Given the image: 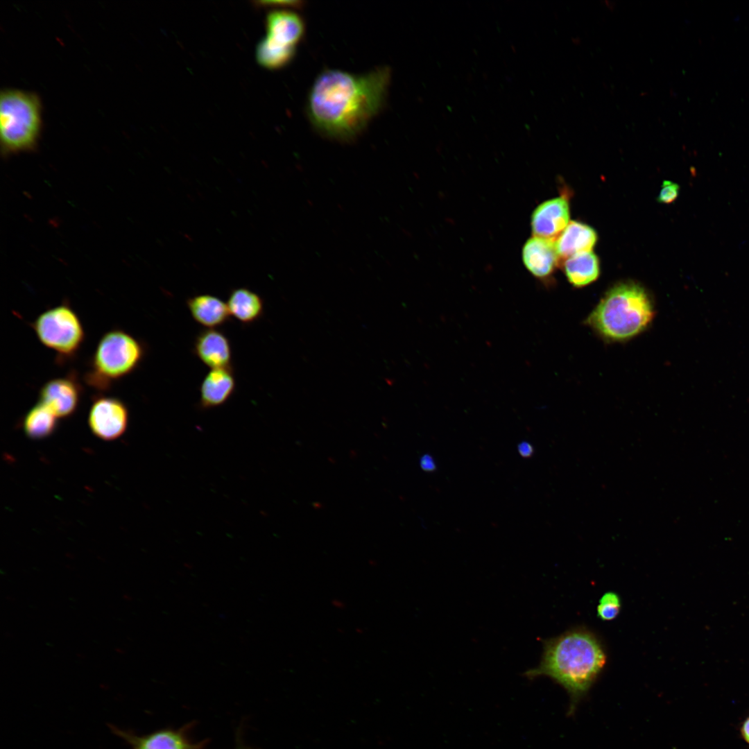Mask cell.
Here are the masks:
<instances>
[{"mask_svg": "<svg viewBox=\"0 0 749 749\" xmlns=\"http://www.w3.org/2000/svg\"><path fill=\"white\" fill-rule=\"evenodd\" d=\"M42 124V105L36 94L16 89L1 91L0 137L3 155L35 149Z\"/></svg>", "mask_w": 749, "mask_h": 749, "instance_id": "cell-4", "label": "cell"}, {"mask_svg": "<svg viewBox=\"0 0 749 749\" xmlns=\"http://www.w3.org/2000/svg\"><path fill=\"white\" fill-rule=\"evenodd\" d=\"M522 259L528 270L540 279L549 277L560 259L555 241L534 236L525 243Z\"/></svg>", "mask_w": 749, "mask_h": 749, "instance_id": "cell-13", "label": "cell"}, {"mask_svg": "<svg viewBox=\"0 0 749 749\" xmlns=\"http://www.w3.org/2000/svg\"><path fill=\"white\" fill-rule=\"evenodd\" d=\"M302 2L299 1H259L256 2L259 6H283V7H300Z\"/></svg>", "mask_w": 749, "mask_h": 749, "instance_id": "cell-23", "label": "cell"}, {"mask_svg": "<svg viewBox=\"0 0 749 749\" xmlns=\"http://www.w3.org/2000/svg\"><path fill=\"white\" fill-rule=\"evenodd\" d=\"M144 353V345L132 335L121 329L111 330L101 338L85 379L92 387L106 390L136 370Z\"/></svg>", "mask_w": 749, "mask_h": 749, "instance_id": "cell-5", "label": "cell"}, {"mask_svg": "<svg viewBox=\"0 0 749 749\" xmlns=\"http://www.w3.org/2000/svg\"><path fill=\"white\" fill-rule=\"evenodd\" d=\"M390 81L388 67L363 74L322 71L308 94L307 113L311 125L329 138L354 139L381 110Z\"/></svg>", "mask_w": 749, "mask_h": 749, "instance_id": "cell-1", "label": "cell"}, {"mask_svg": "<svg viewBox=\"0 0 749 749\" xmlns=\"http://www.w3.org/2000/svg\"><path fill=\"white\" fill-rule=\"evenodd\" d=\"M420 465L424 472H433L436 470V464L433 458L428 454L421 456Z\"/></svg>", "mask_w": 749, "mask_h": 749, "instance_id": "cell-24", "label": "cell"}, {"mask_svg": "<svg viewBox=\"0 0 749 749\" xmlns=\"http://www.w3.org/2000/svg\"><path fill=\"white\" fill-rule=\"evenodd\" d=\"M234 749H249V748H247L242 742H241L240 739H238V743H237L236 746L235 747Z\"/></svg>", "mask_w": 749, "mask_h": 749, "instance_id": "cell-27", "label": "cell"}, {"mask_svg": "<svg viewBox=\"0 0 749 749\" xmlns=\"http://www.w3.org/2000/svg\"><path fill=\"white\" fill-rule=\"evenodd\" d=\"M678 193L679 186L678 184L665 180L662 185L658 200L663 203H671L677 198Z\"/></svg>", "mask_w": 749, "mask_h": 749, "instance_id": "cell-22", "label": "cell"}, {"mask_svg": "<svg viewBox=\"0 0 749 749\" xmlns=\"http://www.w3.org/2000/svg\"><path fill=\"white\" fill-rule=\"evenodd\" d=\"M57 418L47 407L38 402L24 417L23 430L30 438H45L55 431Z\"/></svg>", "mask_w": 749, "mask_h": 749, "instance_id": "cell-19", "label": "cell"}, {"mask_svg": "<svg viewBox=\"0 0 749 749\" xmlns=\"http://www.w3.org/2000/svg\"><path fill=\"white\" fill-rule=\"evenodd\" d=\"M231 317L243 325L259 320L264 312V302L256 292L246 287L232 289L226 302Z\"/></svg>", "mask_w": 749, "mask_h": 749, "instance_id": "cell-17", "label": "cell"}, {"mask_svg": "<svg viewBox=\"0 0 749 749\" xmlns=\"http://www.w3.org/2000/svg\"><path fill=\"white\" fill-rule=\"evenodd\" d=\"M81 393V386L72 374L55 378L41 387L39 402L47 407L58 418H65L76 411Z\"/></svg>", "mask_w": 749, "mask_h": 749, "instance_id": "cell-9", "label": "cell"}, {"mask_svg": "<svg viewBox=\"0 0 749 749\" xmlns=\"http://www.w3.org/2000/svg\"><path fill=\"white\" fill-rule=\"evenodd\" d=\"M193 352L210 369L232 366V345L226 334L219 328L200 330L195 337Z\"/></svg>", "mask_w": 749, "mask_h": 749, "instance_id": "cell-11", "label": "cell"}, {"mask_svg": "<svg viewBox=\"0 0 749 749\" xmlns=\"http://www.w3.org/2000/svg\"><path fill=\"white\" fill-rule=\"evenodd\" d=\"M741 734L743 739L749 744V717L743 721L741 727Z\"/></svg>", "mask_w": 749, "mask_h": 749, "instance_id": "cell-26", "label": "cell"}, {"mask_svg": "<svg viewBox=\"0 0 749 749\" xmlns=\"http://www.w3.org/2000/svg\"><path fill=\"white\" fill-rule=\"evenodd\" d=\"M597 241L595 230L589 225L570 221L559 237L556 246L560 259H568L576 254L592 251Z\"/></svg>", "mask_w": 749, "mask_h": 749, "instance_id": "cell-16", "label": "cell"}, {"mask_svg": "<svg viewBox=\"0 0 749 749\" xmlns=\"http://www.w3.org/2000/svg\"><path fill=\"white\" fill-rule=\"evenodd\" d=\"M186 305L193 320L204 329L219 328L231 318L227 303L214 295L189 297Z\"/></svg>", "mask_w": 749, "mask_h": 749, "instance_id": "cell-15", "label": "cell"}, {"mask_svg": "<svg viewBox=\"0 0 749 749\" xmlns=\"http://www.w3.org/2000/svg\"><path fill=\"white\" fill-rule=\"evenodd\" d=\"M128 410L119 399L98 396L90 407L88 424L98 438L112 440L121 436L128 423Z\"/></svg>", "mask_w": 749, "mask_h": 749, "instance_id": "cell-7", "label": "cell"}, {"mask_svg": "<svg viewBox=\"0 0 749 749\" xmlns=\"http://www.w3.org/2000/svg\"><path fill=\"white\" fill-rule=\"evenodd\" d=\"M655 313L646 289L637 283L624 282L605 292L585 323L605 341L626 342L647 329Z\"/></svg>", "mask_w": 749, "mask_h": 749, "instance_id": "cell-3", "label": "cell"}, {"mask_svg": "<svg viewBox=\"0 0 749 749\" xmlns=\"http://www.w3.org/2000/svg\"><path fill=\"white\" fill-rule=\"evenodd\" d=\"M38 340L62 359L75 356L85 339V332L76 313L67 304L49 309L32 323Z\"/></svg>", "mask_w": 749, "mask_h": 749, "instance_id": "cell-6", "label": "cell"}, {"mask_svg": "<svg viewBox=\"0 0 749 749\" xmlns=\"http://www.w3.org/2000/svg\"><path fill=\"white\" fill-rule=\"evenodd\" d=\"M267 37L276 44L296 48L304 33L302 19L289 10H273L266 17Z\"/></svg>", "mask_w": 749, "mask_h": 749, "instance_id": "cell-14", "label": "cell"}, {"mask_svg": "<svg viewBox=\"0 0 749 749\" xmlns=\"http://www.w3.org/2000/svg\"><path fill=\"white\" fill-rule=\"evenodd\" d=\"M605 662L598 639L588 631L574 630L545 640L540 664L524 675L531 680L546 676L561 685L569 694V714H572Z\"/></svg>", "mask_w": 749, "mask_h": 749, "instance_id": "cell-2", "label": "cell"}, {"mask_svg": "<svg viewBox=\"0 0 749 749\" xmlns=\"http://www.w3.org/2000/svg\"><path fill=\"white\" fill-rule=\"evenodd\" d=\"M296 48L278 45L262 39L256 48V58L264 67L276 69L287 65L294 58Z\"/></svg>", "mask_w": 749, "mask_h": 749, "instance_id": "cell-20", "label": "cell"}, {"mask_svg": "<svg viewBox=\"0 0 749 749\" xmlns=\"http://www.w3.org/2000/svg\"><path fill=\"white\" fill-rule=\"evenodd\" d=\"M191 725L179 729L166 728L145 735L111 726L114 733L128 743L132 749H204L206 741L193 742L189 737Z\"/></svg>", "mask_w": 749, "mask_h": 749, "instance_id": "cell-8", "label": "cell"}, {"mask_svg": "<svg viewBox=\"0 0 749 749\" xmlns=\"http://www.w3.org/2000/svg\"><path fill=\"white\" fill-rule=\"evenodd\" d=\"M517 451L522 457L530 458L533 455L534 448L530 442L522 441L517 445Z\"/></svg>", "mask_w": 749, "mask_h": 749, "instance_id": "cell-25", "label": "cell"}, {"mask_svg": "<svg viewBox=\"0 0 749 749\" xmlns=\"http://www.w3.org/2000/svg\"><path fill=\"white\" fill-rule=\"evenodd\" d=\"M568 200L562 196L543 202L534 210L531 227L534 236L555 241L569 224Z\"/></svg>", "mask_w": 749, "mask_h": 749, "instance_id": "cell-10", "label": "cell"}, {"mask_svg": "<svg viewBox=\"0 0 749 749\" xmlns=\"http://www.w3.org/2000/svg\"><path fill=\"white\" fill-rule=\"evenodd\" d=\"M236 386L232 366L210 369L200 383L199 407L210 409L223 405L234 393Z\"/></svg>", "mask_w": 749, "mask_h": 749, "instance_id": "cell-12", "label": "cell"}, {"mask_svg": "<svg viewBox=\"0 0 749 749\" xmlns=\"http://www.w3.org/2000/svg\"><path fill=\"white\" fill-rule=\"evenodd\" d=\"M564 270L569 283L580 288L594 282L600 273L598 257L592 252H584L567 259Z\"/></svg>", "mask_w": 749, "mask_h": 749, "instance_id": "cell-18", "label": "cell"}, {"mask_svg": "<svg viewBox=\"0 0 749 749\" xmlns=\"http://www.w3.org/2000/svg\"><path fill=\"white\" fill-rule=\"evenodd\" d=\"M619 595L612 592L605 593L599 600L597 615L603 621H610L617 617L621 609Z\"/></svg>", "mask_w": 749, "mask_h": 749, "instance_id": "cell-21", "label": "cell"}]
</instances>
